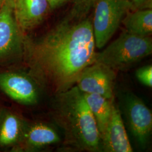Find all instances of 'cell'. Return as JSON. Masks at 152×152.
Here are the masks:
<instances>
[{"instance_id":"5","label":"cell","mask_w":152,"mask_h":152,"mask_svg":"<svg viewBox=\"0 0 152 152\" xmlns=\"http://www.w3.org/2000/svg\"><path fill=\"white\" fill-rule=\"evenodd\" d=\"M122 100V108L131 132L139 144L144 148L152 133V112L133 94L125 95Z\"/></svg>"},{"instance_id":"3","label":"cell","mask_w":152,"mask_h":152,"mask_svg":"<svg viewBox=\"0 0 152 152\" xmlns=\"http://www.w3.org/2000/svg\"><path fill=\"white\" fill-rule=\"evenodd\" d=\"M152 53L150 36H140L125 31L102 51L96 53L94 63L103 64L115 72L124 71Z\"/></svg>"},{"instance_id":"8","label":"cell","mask_w":152,"mask_h":152,"mask_svg":"<svg viewBox=\"0 0 152 152\" xmlns=\"http://www.w3.org/2000/svg\"><path fill=\"white\" fill-rule=\"evenodd\" d=\"M102 150L105 152L133 151L123 122L120 109L114 100L110 118L102 139Z\"/></svg>"},{"instance_id":"18","label":"cell","mask_w":152,"mask_h":152,"mask_svg":"<svg viewBox=\"0 0 152 152\" xmlns=\"http://www.w3.org/2000/svg\"><path fill=\"white\" fill-rule=\"evenodd\" d=\"M70 0H48L50 9H55L64 5Z\"/></svg>"},{"instance_id":"13","label":"cell","mask_w":152,"mask_h":152,"mask_svg":"<svg viewBox=\"0 0 152 152\" xmlns=\"http://www.w3.org/2000/svg\"><path fill=\"white\" fill-rule=\"evenodd\" d=\"M28 145L32 148H40L55 144L60 140L55 131L47 125L37 124L32 126L26 134Z\"/></svg>"},{"instance_id":"6","label":"cell","mask_w":152,"mask_h":152,"mask_svg":"<svg viewBox=\"0 0 152 152\" xmlns=\"http://www.w3.org/2000/svg\"><path fill=\"white\" fill-rule=\"evenodd\" d=\"M115 78V71L103 64L94 63L82 71L76 86L83 93L96 94L112 99Z\"/></svg>"},{"instance_id":"19","label":"cell","mask_w":152,"mask_h":152,"mask_svg":"<svg viewBox=\"0 0 152 152\" xmlns=\"http://www.w3.org/2000/svg\"><path fill=\"white\" fill-rule=\"evenodd\" d=\"M4 1H5V0H0V9H1V7L3 5V4H4Z\"/></svg>"},{"instance_id":"9","label":"cell","mask_w":152,"mask_h":152,"mask_svg":"<svg viewBox=\"0 0 152 152\" xmlns=\"http://www.w3.org/2000/svg\"><path fill=\"white\" fill-rule=\"evenodd\" d=\"M14 15L22 32L37 27L50 9L48 0H13Z\"/></svg>"},{"instance_id":"15","label":"cell","mask_w":152,"mask_h":152,"mask_svg":"<svg viewBox=\"0 0 152 152\" xmlns=\"http://www.w3.org/2000/svg\"><path fill=\"white\" fill-rule=\"evenodd\" d=\"M73 7L70 15L76 18L87 17L88 13L94 7L96 0H70Z\"/></svg>"},{"instance_id":"2","label":"cell","mask_w":152,"mask_h":152,"mask_svg":"<svg viewBox=\"0 0 152 152\" xmlns=\"http://www.w3.org/2000/svg\"><path fill=\"white\" fill-rule=\"evenodd\" d=\"M55 105V118L67 146L79 151H102L96 121L77 86L58 93Z\"/></svg>"},{"instance_id":"10","label":"cell","mask_w":152,"mask_h":152,"mask_svg":"<svg viewBox=\"0 0 152 152\" xmlns=\"http://www.w3.org/2000/svg\"><path fill=\"white\" fill-rule=\"evenodd\" d=\"M0 88L9 97L20 103L32 104L37 100V92L32 81L16 73L0 74Z\"/></svg>"},{"instance_id":"1","label":"cell","mask_w":152,"mask_h":152,"mask_svg":"<svg viewBox=\"0 0 152 152\" xmlns=\"http://www.w3.org/2000/svg\"><path fill=\"white\" fill-rule=\"evenodd\" d=\"M95 50L92 20L69 14L29 45L28 56L34 72L58 94L75 86L82 71L94 63Z\"/></svg>"},{"instance_id":"7","label":"cell","mask_w":152,"mask_h":152,"mask_svg":"<svg viewBox=\"0 0 152 152\" xmlns=\"http://www.w3.org/2000/svg\"><path fill=\"white\" fill-rule=\"evenodd\" d=\"M22 34L14 15L13 0H5L0 9V58L21 49Z\"/></svg>"},{"instance_id":"17","label":"cell","mask_w":152,"mask_h":152,"mask_svg":"<svg viewBox=\"0 0 152 152\" xmlns=\"http://www.w3.org/2000/svg\"><path fill=\"white\" fill-rule=\"evenodd\" d=\"M131 2L136 9L152 8V0H129Z\"/></svg>"},{"instance_id":"4","label":"cell","mask_w":152,"mask_h":152,"mask_svg":"<svg viewBox=\"0 0 152 152\" xmlns=\"http://www.w3.org/2000/svg\"><path fill=\"white\" fill-rule=\"evenodd\" d=\"M94 7L93 32L96 48L101 49L116 32L125 15L136 8L129 0H96Z\"/></svg>"},{"instance_id":"11","label":"cell","mask_w":152,"mask_h":152,"mask_svg":"<svg viewBox=\"0 0 152 152\" xmlns=\"http://www.w3.org/2000/svg\"><path fill=\"white\" fill-rule=\"evenodd\" d=\"M83 94L96 121L102 140L110 118L114 98L108 99L96 94Z\"/></svg>"},{"instance_id":"12","label":"cell","mask_w":152,"mask_h":152,"mask_svg":"<svg viewBox=\"0 0 152 152\" xmlns=\"http://www.w3.org/2000/svg\"><path fill=\"white\" fill-rule=\"evenodd\" d=\"M125 31L140 36L148 37L152 33V8L130 11L122 20Z\"/></svg>"},{"instance_id":"14","label":"cell","mask_w":152,"mask_h":152,"mask_svg":"<svg viewBox=\"0 0 152 152\" xmlns=\"http://www.w3.org/2000/svg\"><path fill=\"white\" fill-rule=\"evenodd\" d=\"M20 122L14 114L7 115L0 128V144L10 145L18 139L20 133Z\"/></svg>"},{"instance_id":"16","label":"cell","mask_w":152,"mask_h":152,"mask_svg":"<svg viewBox=\"0 0 152 152\" xmlns=\"http://www.w3.org/2000/svg\"><path fill=\"white\" fill-rule=\"evenodd\" d=\"M136 77L139 82L149 87L152 86V66H144L136 71Z\"/></svg>"}]
</instances>
